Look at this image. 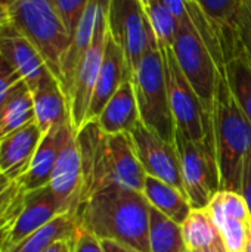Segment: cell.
<instances>
[{
  "mask_svg": "<svg viewBox=\"0 0 251 252\" xmlns=\"http://www.w3.org/2000/svg\"><path fill=\"white\" fill-rule=\"evenodd\" d=\"M0 55L15 68L30 90H33L49 72L37 47L12 24L0 28Z\"/></svg>",
  "mask_w": 251,
  "mask_h": 252,
  "instance_id": "5bb4252c",
  "label": "cell"
},
{
  "mask_svg": "<svg viewBox=\"0 0 251 252\" xmlns=\"http://www.w3.org/2000/svg\"><path fill=\"white\" fill-rule=\"evenodd\" d=\"M182 233L189 252L222 244L219 230L207 208H192L182 223Z\"/></svg>",
  "mask_w": 251,
  "mask_h": 252,
  "instance_id": "d4e9b609",
  "label": "cell"
},
{
  "mask_svg": "<svg viewBox=\"0 0 251 252\" xmlns=\"http://www.w3.org/2000/svg\"><path fill=\"white\" fill-rule=\"evenodd\" d=\"M124 80H130V72L127 69L124 52L121 46L109 35V32H107L104 59L95 84L86 123L95 121L99 117L108 100L112 97V94L117 92V89L121 86Z\"/></svg>",
  "mask_w": 251,
  "mask_h": 252,
  "instance_id": "9a60e30c",
  "label": "cell"
},
{
  "mask_svg": "<svg viewBox=\"0 0 251 252\" xmlns=\"http://www.w3.org/2000/svg\"><path fill=\"white\" fill-rule=\"evenodd\" d=\"M101 242H102V248L105 252H139L130 247H126V245H121V244H117L112 241H101Z\"/></svg>",
  "mask_w": 251,
  "mask_h": 252,
  "instance_id": "d6a6232c",
  "label": "cell"
},
{
  "mask_svg": "<svg viewBox=\"0 0 251 252\" xmlns=\"http://www.w3.org/2000/svg\"><path fill=\"white\" fill-rule=\"evenodd\" d=\"M160 1L170 10V13L178 19V22L183 21L188 16L186 0H160Z\"/></svg>",
  "mask_w": 251,
  "mask_h": 252,
  "instance_id": "1f68e13d",
  "label": "cell"
},
{
  "mask_svg": "<svg viewBox=\"0 0 251 252\" xmlns=\"http://www.w3.org/2000/svg\"><path fill=\"white\" fill-rule=\"evenodd\" d=\"M70 123L71 121L65 123L59 128L50 130L43 134L27 173L18 180V185L22 188L24 192H33L49 186L59 154V148L64 139V131Z\"/></svg>",
  "mask_w": 251,
  "mask_h": 252,
  "instance_id": "d6986e66",
  "label": "cell"
},
{
  "mask_svg": "<svg viewBox=\"0 0 251 252\" xmlns=\"http://www.w3.org/2000/svg\"><path fill=\"white\" fill-rule=\"evenodd\" d=\"M228 86L251 124V65L240 55L234 53L225 62Z\"/></svg>",
  "mask_w": 251,
  "mask_h": 252,
  "instance_id": "484cf974",
  "label": "cell"
},
{
  "mask_svg": "<svg viewBox=\"0 0 251 252\" xmlns=\"http://www.w3.org/2000/svg\"><path fill=\"white\" fill-rule=\"evenodd\" d=\"M77 142L83 165L80 202L109 186L143 192L146 174L138 161L130 133L107 134L96 121H89L77 131Z\"/></svg>",
  "mask_w": 251,
  "mask_h": 252,
  "instance_id": "7a4b0ae2",
  "label": "cell"
},
{
  "mask_svg": "<svg viewBox=\"0 0 251 252\" xmlns=\"http://www.w3.org/2000/svg\"><path fill=\"white\" fill-rule=\"evenodd\" d=\"M72 241H58L43 252H72Z\"/></svg>",
  "mask_w": 251,
  "mask_h": 252,
  "instance_id": "e575fe53",
  "label": "cell"
},
{
  "mask_svg": "<svg viewBox=\"0 0 251 252\" xmlns=\"http://www.w3.org/2000/svg\"><path fill=\"white\" fill-rule=\"evenodd\" d=\"M61 214H65V211L49 186L25 192L22 210L4 239L3 252H9L27 236L41 229Z\"/></svg>",
  "mask_w": 251,
  "mask_h": 252,
  "instance_id": "4fadbf2b",
  "label": "cell"
},
{
  "mask_svg": "<svg viewBox=\"0 0 251 252\" xmlns=\"http://www.w3.org/2000/svg\"><path fill=\"white\" fill-rule=\"evenodd\" d=\"M107 134L130 133L139 123V108L132 80H124L95 120Z\"/></svg>",
  "mask_w": 251,
  "mask_h": 252,
  "instance_id": "ac0fdd59",
  "label": "cell"
},
{
  "mask_svg": "<svg viewBox=\"0 0 251 252\" xmlns=\"http://www.w3.org/2000/svg\"><path fill=\"white\" fill-rule=\"evenodd\" d=\"M108 32L121 46L130 80L145 52L157 43L143 6L139 0H109Z\"/></svg>",
  "mask_w": 251,
  "mask_h": 252,
  "instance_id": "ba28073f",
  "label": "cell"
},
{
  "mask_svg": "<svg viewBox=\"0 0 251 252\" xmlns=\"http://www.w3.org/2000/svg\"><path fill=\"white\" fill-rule=\"evenodd\" d=\"M132 83L139 108L141 123L164 140L175 143L173 121L164 59L158 43L152 44L132 74Z\"/></svg>",
  "mask_w": 251,
  "mask_h": 252,
  "instance_id": "277c9868",
  "label": "cell"
},
{
  "mask_svg": "<svg viewBox=\"0 0 251 252\" xmlns=\"http://www.w3.org/2000/svg\"><path fill=\"white\" fill-rule=\"evenodd\" d=\"M72 252H105L102 248L101 239L92 233L78 227V232L72 241Z\"/></svg>",
  "mask_w": 251,
  "mask_h": 252,
  "instance_id": "f546056e",
  "label": "cell"
},
{
  "mask_svg": "<svg viewBox=\"0 0 251 252\" xmlns=\"http://www.w3.org/2000/svg\"><path fill=\"white\" fill-rule=\"evenodd\" d=\"M0 28H1V27H0Z\"/></svg>",
  "mask_w": 251,
  "mask_h": 252,
  "instance_id": "ab89813d",
  "label": "cell"
},
{
  "mask_svg": "<svg viewBox=\"0 0 251 252\" xmlns=\"http://www.w3.org/2000/svg\"><path fill=\"white\" fill-rule=\"evenodd\" d=\"M212 143L220 190L240 193L244 158L251 148V124L228 86L225 71L212 111Z\"/></svg>",
  "mask_w": 251,
  "mask_h": 252,
  "instance_id": "3957f363",
  "label": "cell"
},
{
  "mask_svg": "<svg viewBox=\"0 0 251 252\" xmlns=\"http://www.w3.org/2000/svg\"><path fill=\"white\" fill-rule=\"evenodd\" d=\"M30 123H34L33 96L22 81L9 93L0 108V140Z\"/></svg>",
  "mask_w": 251,
  "mask_h": 252,
  "instance_id": "44dd1931",
  "label": "cell"
},
{
  "mask_svg": "<svg viewBox=\"0 0 251 252\" xmlns=\"http://www.w3.org/2000/svg\"><path fill=\"white\" fill-rule=\"evenodd\" d=\"M149 207L142 192L109 186L81 201L74 220L101 241L149 252Z\"/></svg>",
  "mask_w": 251,
  "mask_h": 252,
  "instance_id": "6da1fadb",
  "label": "cell"
},
{
  "mask_svg": "<svg viewBox=\"0 0 251 252\" xmlns=\"http://www.w3.org/2000/svg\"><path fill=\"white\" fill-rule=\"evenodd\" d=\"M12 24V7L7 1L0 0V27Z\"/></svg>",
  "mask_w": 251,
  "mask_h": 252,
  "instance_id": "836d02e7",
  "label": "cell"
},
{
  "mask_svg": "<svg viewBox=\"0 0 251 252\" xmlns=\"http://www.w3.org/2000/svg\"><path fill=\"white\" fill-rule=\"evenodd\" d=\"M108 3L109 0H99L93 38L78 63L74 83L68 96L70 120L75 131H78L86 124L95 84H96L99 69L102 65L105 40H107V32H108V21H107Z\"/></svg>",
  "mask_w": 251,
  "mask_h": 252,
  "instance_id": "9c48e42d",
  "label": "cell"
},
{
  "mask_svg": "<svg viewBox=\"0 0 251 252\" xmlns=\"http://www.w3.org/2000/svg\"><path fill=\"white\" fill-rule=\"evenodd\" d=\"M83 165L81 154L77 142V131L70 123L65 127L64 139L59 148L56 164L50 177L49 188L58 202L62 205L65 214L74 219L81 195Z\"/></svg>",
  "mask_w": 251,
  "mask_h": 252,
  "instance_id": "8fae6325",
  "label": "cell"
},
{
  "mask_svg": "<svg viewBox=\"0 0 251 252\" xmlns=\"http://www.w3.org/2000/svg\"><path fill=\"white\" fill-rule=\"evenodd\" d=\"M226 252H247L251 238V213L238 192L219 190L207 207Z\"/></svg>",
  "mask_w": 251,
  "mask_h": 252,
  "instance_id": "7c38bea8",
  "label": "cell"
},
{
  "mask_svg": "<svg viewBox=\"0 0 251 252\" xmlns=\"http://www.w3.org/2000/svg\"><path fill=\"white\" fill-rule=\"evenodd\" d=\"M232 31L235 41L232 55L240 53L251 65V0H241L235 15Z\"/></svg>",
  "mask_w": 251,
  "mask_h": 252,
  "instance_id": "83f0119b",
  "label": "cell"
},
{
  "mask_svg": "<svg viewBox=\"0 0 251 252\" xmlns=\"http://www.w3.org/2000/svg\"><path fill=\"white\" fill-rule=\"evenodd\" d=\"M139 1H141V4H142V6H143V9H145L146 6H149V4H151L152 1H155V0H139Z\"/></svg>",
  "mask_w": 251,
  "mask_h": 252,
  "instance_id": "74e56055",
  "label": "cell"
},
{
  "mask_svg": "<svg viewBox=\"0 0 251 252\" xmlns=\"http://www.w3.org/2000/svg\"><path fill=\"white\" fill-rule=\"evenodd\" d=\"M22 83L21 75L15 71V68L0 55V108L7 99L9 93Z\"/></svg>",
  "mask_w": 251,
  "mask_h": 252,
  "instance_id": "f1b7e54d",
  "label": "cell"
},
{
  "mask_svg": "<svg viewBox=\"0 0 251 252\" xmlns=\"http://www.w3.org/2000/svg\"><path fill=\"white\" fill-rule=\"evenodd\" d=\"M142 193L151 207H154L155 210H158L160 213H163L164 216H167L179 224H182L186 220L192 210L183 192L152 176H145Z\"/></svg>",
  "mask_w": 251,
  "mask_h": 252,
  "instance_id": "ffe728a7",
  "label": "cell"
},
{
  "mask_svg": "<svg viewBox=\"0 0 251 252\" xmlns=\"http://www.w3.org/2000/svg\"><path fill=\"white\" fill-rule=\"evenodd\" d=\"M247 252H251V238H250V242H249V247H247Z\"/></svg>",
  "mask_w": 251,
  "mask_h": 252,
  "instance_id": "f35d334b",
  "label": "cell"
},
{
  "mask_svg": "<svg viewBox=\"0 0 251 252\" xmlns=\"http://www.w3.org/2000/svg\"><path fill=\"white\" fill-rule=\"evenodd\" d=\"M240 193L247 202V207L251 213V148L244 158L243 165V176H241V190Z\"/></svg>",
  "mask_w": 251,
  "mask_h": 252,
  "instance_id": "4dcf8cb0",
  "label": "cell"
},
{
  "mask_svg": "<svg viewBox=\"0 0 251 252\" xmlns=\"http://www.w3.org/2000/svg\"><path fill=\"white\" fill-rule=\"evenodd\" d=\"M149 252H189L182 224L173 221L154 207H149Z\"/></svg>",
  "mask_w": 251,
  "mask_h": 252,
  "instance_id": "603a6c76",
  "label": "cell"
},
{
  "mask_svg": "<svg viewBox=\"0 0 251 252\" xmlns=\"http://www.w3.org/2000/svg\"><path fill=\"white\" fill-rule=\"evenodd\" d=\"M30 92L34 106V123L43 134L71 121L67 96L58 78L50 71Z\"/></svg>",
  "mask_w": 251,
  "mask_h": 252,
  "instance_id": "e0dca14e",
  "label": "cell"
},
{
  "mask_svg": "<svg viewBox=\"0 0 251 252\" xmlns=\"http://www.w3.org/2000/svg\"><path fill=\"white\" fill-rule=\"evenodd\" d=\"M130 137L138 161L145 174L163 180L185 193L180 162L175 143L164 140L142 123L130 131Z\"/></svg>",
  "mask_w": 251,
  "mask_h": 252,
  "instance_id": "30bf717a",
  "label": "cell"
},
{
  "mask_svg": "<svg viewBox=\"0 0 251 252\" xmlns=\"http://www.w3.org/2000/svg\"><path fill=\"white\" fill-rule=\"evenodd\" d=\"M172 52L183 75L201 100L206 114L212 118L219 77L225 69L219 68L210 47L189 15L179 22Z\"/></svg>",
  "mask_w": 251,
  "mask_h": 252,
  "instance_id": "5b68a950",
  "label": "cell"
},
{
  "mask_svg": "<svg viewBox=\"0 0 251 252\" xmlns=\"http://www.w3.org/2000/svg\"><path fill=\"white\" fill-rule=\"evenodd\" d=\"M175 146L178 151L185 195L192 208H207L220 190L219 173L209 145L195 143L176 131Z\"/></svg>",
  "mask_w": 251,
  "mask_h": 252,
  "instance_id": "52a82bcc",
  "label": "cell"
},
{
  "mask_svg": "<svg viewBox=\"0 0 251 252\" xmlns=\"http://www.w3.org/2000/svg\"><path fill=\"white\" fill-rule=\"evenodd\" d=\"M41 137L38 126L30 123L0 140V171L10 182H18L27 173Z\"/></svg>",
  "mask_w": 251,
  "mask_h": 252,
  "instance_id": "2e32d148",
  "label": "cell"
},
{
  "mask_svg": "<svg viewBox=\"0 0 251 252\" xmlns=\"http://www.w3.org/2000/svg\"><path fill=\"white\" fill-rule=\"evenodd\" d=\"M12 183H13V182H10L4 174L0 171V196H1L7 189H9V186H10Z\"/></svg>",
  "mask_w": 251,
  "mask_h": 252,
  "instance_id": "d590c367",
  "label": "cell"
},
{
  "mask_svg": "<svg viewBox=\"0 0 251 252\" xmlns=\"http://www.w3.org/2000/svg\"><path fill=\"white\" fill-rule=\"evenodd\" d=\"M145 13L151 25V30L157 38L158 46L172 47L179 27L178 19L170 13V10L160 0H155L149 6H146Z\"/></svg>",
  "mask_w": 251,
  "mask_h": 252,
  "instance_id": "4316f807",
  "label": "cell"
},
{
  "mask_svg": "<svg viewBox=\"0 0 251 252\" xmlns=\"http://www.w3.org/2000/svg\"><path fill=\"white\" fill-rule=\"evenodd\" d=\"M223 44L225 62L234 52V21L241 0H197Z\"/></svg>",
  "mask_w": 251,
  "mask_h": 252,
  "instance_id": "cb8c5ba5",
  "label": "cell"
},
{
  "mask_svg": "<svg viewBox=\"0 0 251 252\" xmlns=\"http://www.w3.org/2000/svg\"><path fill=\"white\" fill-rule=\"evenodd\" d=\"M160 49L164 59L169 100L176 131H179L186 139L195 143L209 145L213 148L212 118L206 114L201 100L198 99L192 86L183 75L172 52V47Z\"/></svg>",
  "mask_w": 251,
  "mask_h": 252,
  "instance_id": "8992f818",
  "label": "cell"
},
{
  "mask_svg": "<svg viewBox=\"0 0 251 252\" xmlns=\"http://www.w3.org/2000/svg\"><path fill=\"white\" fill-rule=\"evenodd\" d=\"M194 252H226V250H225L223 244H217V245H213V247H209V248H204V250Z\"/></svg>",
  "mask_w": 251,
  "mask_h": 252,
  "instance_id": "8d00e7d4",
  "label": "cell"
},
{
  "mask_svg": "<svg viewBox=\"0 0 251 252\" xmlns=\"http://www.w3.org/2000/svg\"><path fill=\"white\" fill-rule=\"evenodd\" d=\"M77 232V221L68 214H61L41 229L27 236L9 252H43L58 241H72Z\"/></svg>",
  "mask_w": 251,
  "mask_h": 252,
  "instance_id": "7402d4cb",
  "label": "cell"
}]
</instances>
